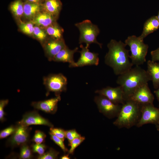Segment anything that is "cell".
Instances as JSON below:
<instances>
[{"instance_id":"6da1fadb","label":"cell","mask_w":159,"mask_h":159,"mask_svg":"<svg viewBox=\"0 0 159 159\" xmlns=\"http://www.w3.org/2000/svg\"><path fill=\"white\" fill-rule=\"evenodd\" d=\"M126 45L121 41L112 39L107 44L108 51L105 57V63L111 68L116 75H119L129 70L133 65L130 60Z\"/></svg>"},{"instance_id":"7a4b0ae2","label":"cell","mask_w":159,"mask_h":159,"mask_svg":"<svg viewBox=\"0 0 159 159\" xmlns=\"http://www.w3.org/2000/svg\"><path fill=\"white\" fill-rule=\"evenodd\" d=\"M150 81L151 78L147 71L139 66H135L119 75L116 82L122 87L126 100L130 97L138 87Z\"/></svg>"},{"instance_id":"3957f363","label":"cell","mask_w":159,"mask_h":159,"mask_svg":"<svg viewBox=\"0 0 159 159\" xmlns=\"http://www.w3.org/2000/svg\"><path fill=\"white\" fill-rule=\"evenodd\" d=\"M140 116V104L128 98L122 104L120 111L113 123L119 128L129 129L136 126Z\"/></svg>"},{"instance_id":"277c9868","label":"cell","mask_w":159,"mask_h":159,"mask_svg":"<svg viewBox=\"0 0 159 159\" xmlns=\"http://www.w3.org/2000/svg\"><path fill=\"white\" fill-rule=\"evenodd\" d=\"M125 44L130 48L131 54L130 58L133 65L140 66L146 61L148 49V44L144 43L143 39L135 35L129 36L125 40Z\"/></svg>"},{"instance_id":"5b68a950","label":"cell","mask_w":159,"mask_h":159,"mask_svg":"<svg viewBox=\"0 0 159 159\" xmlns=\"http://www.w3.org/2000/svg\"><path fill=\"white\" fill-rule=\"evenodd\" d=\"M75 26L78 29L80 32L79 44L85 43L86 46L89 48L92 44H98L102 48V44L99 42L97 37L100 31L98 26L92 23L89 20H85L82 22L76 23Z\"/></svg>"},{"instance_id":"8992f818","label":"cell","mask_w":159,"mask_h":159,"mask_svg":"<svg viewBox=\"0 0 159 159\" xmlns=\"http://www.w3.org/2000/svg\"><path fill=\"white\" fill-rule=\"evenodd\" d=\"M43 84L47 90V95L50 92H53L56 96L67 89V78L61 73L50 74L43 78Z\"/></svg>"},{"instance_id":"52a82bcc","label":"cell","mask_w":159,"mask_h":159,"mask_svg":"<svg viewBox=\"0 0 159 159\" xmlns=\"http://www.w3.org/2000/svg\"><path fill=\"white\" fill-rule=\"evenodd\" d=\"M94 100L99 112L110 119L117 117L122 107L121 104H115L101 95L96 96Z\"/></svg>"},{"instance_id":"ba28073f","label":"cell","mask_w":159,"mask_h":159,"mask_svg":"<svg viewBox=\"0 0 159 159\" xmlns=\"http://www.w3.org/2000/svg\"><path fill=\"white\" fill-rule=\"evenodd\" d=\"M140 117L136 125L137 127L147 124H159V109L153 104H140Z\"/></svg>"},{"instance_id":"9c48e42d","label":"cell","mask_w":159,"mask_h":159,"mask_svg":"<svg viewBox=\"0 0 159 159\" xmlns=\"http://www.w3.org/2000/svg\"><path fill=\"white\" fill-rule=\"evenodd\" d=\"M16 129L7 140L6 146L13 148L28 144L29 141L30 132L32 128L17 124Z\"/></svg>"},{"instance_id":"30bf717a","label":"cell","mask_w":159,"mask_h":159,"mask_svg":"<svg viewBox=\"0 0 159 159\" xmlns=\"http://www.w3.org/2000/svg\"><path fill=\"white\" fill-rule=\"evenodd\" d=\"M81 49L79 51L80 57L77 62H75L72 67H82L86 66L98 65L99 59L98 54L90 52L89 48L81 44Z\"/></svg>"},{"instance_id":"8fae6325","label":"cell","mask_w":159,"mask_h":159,"mask_svg":"<svg viewBox=\"0 0 159 159\" xmlns=\"http://www.w3.org/2000/svg\"><path fill=\"white\" fill-rule=\"evenodd\" d=\"M66 46L63 39H57L49 37L42 46L46 56L50 61Z\"/></svg>"},{"instance_id":"7c38bea8","label":"cell","mask_w":159,"mask_h":159,"mask_svg":"<svg viewBox=\"0 0 159 159\" xmlns=\"http://www.w3.org/2000/svg\"><path fill=\"white\" fill-rule=\"evenodd\" d=\"M95 93L105 97L115 104L122 105L126 100L122 88L120 85L115 87L107 86L96 90Z\"/></svg>"},{"instance_id":"4fadbf2b","label":"cell","mask_w":159,"mask_h":159,"mask_svg":"<svg viewBox=\"0 0 159 159\" xmlns=\"http://www.w3.org/2000/svg\"><path fill=\"white\" fill-rule=\"evenodd\" d=\"M17 124L25 126L32 125H42L51 127L54 126L49 120L42 117L36 111L25 113L22 119Z\"/></svg>"},{"instance_id":"5bb4252c","label":"cell","mask_w":159,"mask_h":159,"mask_svg":"<svg viewBox=\"0 0 159 159\" xmlns=\"http://www.w3.org/2000/svg\"><path fill=\"white\" fill-rule=\"evenodd\" d=\"M129 98L140 104H153L154 99V96L149 88L148 83L137 89Z\"/></svg>"},{"instance_id":"9a60e30c","label":"cell","mask_w":159,"mask_h":159,"mask_svg":"<svg viewBox=\"0 0 159 159\" xmlns=\"http://www.w3.org/2000/svg\"><path fill=\"white\" fill-rule=\"evenodd\" d=\"M61 100L60 95L43 101L33 102L31 105L34 108L46 112L54 114L57 111L58 103Z\"/></svg>"},{"instance_id":"2e32d148","label":"cell","mask_w":159,"mask_h":159,"mask_svg":"<svg viewBox=\"0 0 159 159\" xmlns=\"http://www.w3.org/2000/svg\"><path fill=\"white\" fill-rule=\"evenodd\" d=\"M58 18L42 10L31 21L34 25L44 29L56 22Z\"/></svg>"},{"instance_id":"e0dca14e","label":"cell","mask_w":159,"mask_h":159,"mask_svg":"<svg viewBox=\"0 0 159 159\" xmlns=\"http://www.w3.org/2000/svg\"><path fill=\"white\" fill-rule=\"evenodd\" d=\"M78 48L71 49L67 46L62 49L54 57L53 61L55 62H68L69 67L72 68L75 63L74 59V54L78 51Z\"/></svg>"},{"instance_id":"ac0fdd59","label":"cell","mask_w":159,"mask_h":159,"mask_svg":"<svg viewBox=\"0 0 159 159\" xmlns=\"http://www.w3.org/2000/svg\"><path fill=\"white\" fill-rule=\"evenodd\" d=\"M41 4L32 3L25 1L24 2L23 16L28 20L32 21L36 16L42 11Z\"/></svg>"},{"instance_id":"d6986e66","label":"cell","mask_w":159,"mask_h":159,"mask_svg":"<svg viewBox=\"0 0 159 159\" xmlns=\"http://www.w3.org/2000/svg\"><path fill=\"white\" fill-rule=\"evenodd\" d=\"M41 5L43 10L58 17L62 7L60 0H44Z\"/></svg>"},{"instance_id":"ffe728a7","label":"cell","mask_w":159,"mask_h":159,"mask_svg":"<svg viewBox=\"0 0 159 159\" xmlns=\"http://www.w3.org/2000/svg\"><path fill=\"white\" fill-rule=\"evenodd\" d=\"M147 65L146 71L151 77L154 88L157 89L159 87V63L149 60Z\"/></svg>"},{"instance_id":"44dd1931","label":"cell","mask_w":159,"mask_h":159,"mask_svg":"<svg viewBox=\"0 0 159 159\" xmlns=\"http://www.w3.org/2000/svg\"><path fill=\"white\" fill-rule=\"evenodd\" d=\"M159 28V21L157 16H154L147 20L144 24L143 30L139 37L143 39L148 35L158 29Z\"/></svg>"},{"instance_id":"7402d4cb","label":"cell","mask_w":159,"mask_h":159,"mask_svg":"<svg viewBox=\"0 0 159 159\" xmlns=\"http://www.w3.org/2000/svg\"><path fill=\"white\" fill-rule=\"evenodd\" d=\"M49 37L60 39L63 38V29L56 22L44 29Z\"/></svg>"},{"instance_id":"603a6c76","label":"cell","mask_w":159,"mask_h":159,"mask_svg":"<svg viewBox=\"0 0 159 159\" xmlns=\"http://www.w3.org/2000/svg\"><path fill=\"white\" fill-rule=\"evenodd\" d=\"M9 8L14 18L17 20L20 19L24 13V2L21 0H15L10 4Z\"/></svg>"},{"instance_id":"cb8c5ba5","label":"cell","mask_w":159,"mask_h":159,"mask_svg":"<svg viewBox=\"0 0 159 159\" xmlns=\"http://www.w3.org/2000/svg\"><path fill=\"white\" fill-rule=\"evenodd\" d=\"M33 37L38 40L42 46L49 37L44 29L35 25H34Z\"/></svg>"},{"instance_id":"d4e9b609","label":"cell","mask_w":159,"mask_h":159,"mask_svg":"<svg viewBox=\"0 0 159 159\" xmlns=\"http://www.w3.org/2000/svg\"><path fill=\"white\" fill-rule=\"evenodd\" d=\"M19 29L24 34L33 37L34 25L31 21L25 22L20 19L17 20Z\"/></svg>"},{"instance_id":"484cf974","label":"cell","mask_w":159,"mask_h":159,"mask_svg":"<svg viewBox=\"0 0 159 159\" xmlns=\"http://www.w3.org/2000/svg\"><path fill=\"white\" fill-rule=\"evenodd\" d=\"M32 148L28 144H24L20 146L19 158L22 159H29L33 157Z\"/></svg>"},{"instance_id":"4316f807","label":"cell","mask_w":159,"mask_h":159,"mask_svg":"<svg viewBox=\"0 0 159 159\" xmlns=\"http://www.w3.org/2000/svg\"><path fill=\"white\" fill-rule=\"evenodd\" d=\"M59 153L53 148H50L49 150L43 154L39 155L38 159H55L58 158Z\"/></svg>"},{"instance_id":"83f0119b","label":"cell","mask_w":159,"mask_h":159,"mask_svg":"<svg viewBox=\"0 0 159 159\" xmlns=\"http://www.w3.org/2000/svg\"><path fill=\"white\" fill-rule=\"evenodd\" d=\"M85 139V137L82 136L80 138L74 139L69 143L70 148L69 150L68 151V154H73L75 149L83 142Z\"/></svg>"},{"instance_id":"f1b7e54d","label":"cell","mask_w":159,"mask_h":159,"mask_svg":"<svg viewBox=\"0 0 159 159\" xmlns=\"http://www.w3.org/2000/svg\"><path fill=\"white\" fill-rule=\"evenodd\" d=\"M46 135L43 132L39 130L35 131L32 140L36 143L41 144L44 141Z\"/></svg>"},{"instance_id":"f546056e","label":"cell","mask_w":159,"mask_h":159,"mask_svg":"<svg viewBox=\"0 0 159 159\" xmlns=\"http://www.w3.org/2000/svg\"><path fill=\"white\" fill-rule=\"evenodd\" d=\"M31 148L32 152L37 153L40 155L43 154L44 153L47 147L43 144L35 143L32 145Z\"/></svg>"},{"instance_id":"4dcf8cb0","label":"cell","mask_w":159,"mask_h":159,"mask_svg":"<svg viewBox=\"0 0 159 159\" xmlns=\"http://www.w3.org/2000/svg\"><path fill=\"white\" fill-rule=\"evenodd\" d=\"M65 134L66 138L68 140L69 143L74 139L82 137L75 129L65 131Z\"/></svg>"},{"instance_id":"1f68e13d","label":"cell","mask_w":159,"mask_h":159,"mask_svg":"<svg viewBox=\"0 0 159 159\" xmlns=\"http://www.w3.org/2000/svg\"><path fill=\"white\" fill-rule=\"evenodd\" d=\"M50 132L64 141L65 137V131L60 128H54L51 127Z\"/></svg>"},{"instance_id":"d6a6232c","label":"cell","mask_w":159,"mask_h":159,"mask_svg":"<svg viewBox=\"0 0 159 159\" xmlns=\"http://www.w3.org/2000/svg\"><path fill=\"white\" fill-rule=\"evenodd\" d=\"M49 134L50 135L51 139L61 148L64 152L66 153L68 151L67 149L64 145L63 140L50 132Z\"/></svg>"},{"instance_id":"836d02e7","label":"cell","mask_w":159,"mask_h":159,"mask_svg":"<svg viewBox=\"0 0 159 159\" xmlns=\"http://www.w3.org/2000/svg\"><path fill=\"white\" fill-rule=\"evenodd\" d=\"M16 126L11 125L1 130L0 133V139L5 138L9 135H11L15 131Z\"/></svg>"},{"instance_id":"e575fe53","label":"cell","mask_w":159,"mask_h":159,"mask_svg":"<svg viewBox=\"0 0 159 159\" xmlns=\"http://www.w3.org/2000/svg\"><path fill=\"white\" fill-rule=\"evenodd\" d=\"M9 100L7 99L1 100L0 101V120L2 122L5 120V113L4 110Z\"/></svg>"},{"instance_id":"d590c367","label":"cell","mask_w":159,"mask_h":159,"mask_svg":"<svg viewBox=\"0 0 159 159\" xmlns=\"http://www.w3.org/2000/svg\"><path fill=\"white\" fill-rule=\"evenodd\" d=\"M150 54L151 60L154 62L159 61V47L155 50L152 51Z\"/></svg>"},{"instance_id":"8d00e7d4","label":"cell","mask_w":159,"mask_h":159,"mask_svg":"<svg viewBox=\"0 0 159 159\" xmlns=\"http://www.w3.org/2000/svg\"><path fill=\"white\" fill-rule=\"evenodd\" d=\"M26 1L32 3L41 4L44 0H26Z\"/></svg>"},{"instance_id":"74e56055","label":"cell","mask_w":159,"mask_h":159,"mask_svg":"<svg viewBox=\"0 0 159 159\" xmlns=\"http://www.w3.org/2000/svg\"><path fill=\"white\" fill-rule=\"evenodd\" d=\"M154 92L156 96L157 99L159 101V87L157 89V90L155 91Z\"/></svg>"},{"instance_id":"f35d334b","label":"cell","mask_w":159,"mask_h":159,"mask_svg":"<svg viewBox=\"0 0 159 159\" xmlns=\"http://www.w3.org/2000/svg\"><path fill=\"white\" fill-rule=\"evenodd\" d=\"M70 158L69 157V155H63L61 158V159H69Z\"/></svg>"},{"instance_id":"ab89813d","label":"cell","mask_w":159,"mask_h":159,"mask_svg":"<svg viewBox=\"0 0 159 159\" xmlns=\"http://www.w3.org/2000/svg\"><path fill=\"white\" fill-rule=\"evenodd\" d=\"M156 127L157 130L159 131V124L156 125Z\"/></svg>"},{"instance_id":"60d3db41","label":"cell","mask_w":159,"mask_h":159,"mask_svg":"<svg viewBox=\"0 0 159 159\" xmlns=\"http://www.w3.org/2000/svg\"><path fill=\"white\" fill-rule=\"evenodd\" d=\"M157 18H158V19L159 21V11H158V16H157Z\"/></svg>"}]
</instances>
